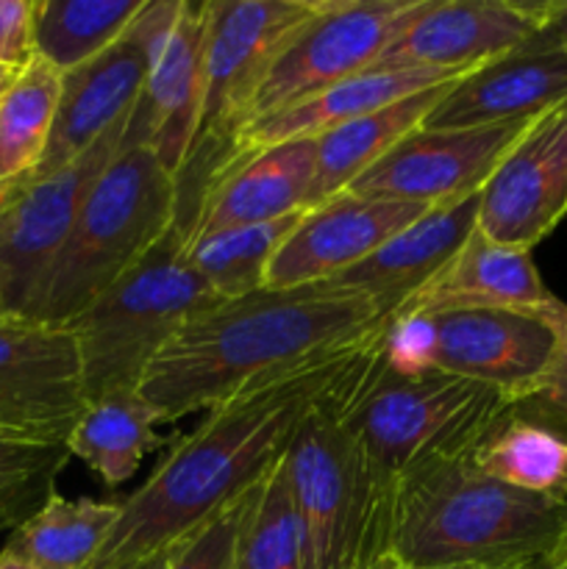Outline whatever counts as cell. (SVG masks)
<instances>
[{"label":"cell","instance_id":"cell-1","mask_svg":"<svg viewBox=\"0 0 567 569\" xmlns=\"http://www.w3.org/2000/svg\"><path fill=\"white\" fill-rule=\"evenodd\" d=\"M381 333L384 328L354 348L250 381L209 409L192 433L172 442L148 481L120 500V517L89 569L176 553L284 459L304 417L381 353Z\"/></svg>","mask_w":567,"mask_h":569},{"label":"cell","instance_id":"cell-2","mask_svg":"<svg viewBox=\"0 0 567 569\" xmlns=\"http://www.w3.org/2000/svg\"><path fill=\"white\" fill-rule=\"evenodd\" d=\"M381 328L372 300L342 283L256 289L195 315L148 367L139 395L161 422H178L250 381L367 342Z\"/></svg>","mask_w":567,"mask_h":569},{"label":"cell","instance_id":"cell-3","mask_svg":"<svg viewBox=\"0 0 567 569\" xmlns=\"http://www.w3.org/2000/svg\"><path fill=\"white\" fill-rule=\"evenodd\" d=\"M567 537V500L520 492L465 459H426L395 489L398 567L534 569Z\"/></svg>","mask_w":567,"mask_h":569},{"label":"cell","instance_id":"cell-4","mask_svg":"<svg viewBox=\"0 0 567 569\" xmlns=\"http://www.w3.org/2000/svg\"><path fill=\"white\" fill-rule=\"evenodd\" d=\"M381 356V353H378ZM370 361L295 431L284 470L304 533L306 569H395V489L345 426V400Z\"/></svg>","mask_w":567,"mask_h":569},{"label":"cell","instance_id":"cell-5","mask_svg":"<svg viewBox=\"0 0 567 569\" xmlns=\"http://www.w3.org/2000/svg\"><path fill=\"white\" fill-rule=\"evenodd\" d=\"M176 178L165 164L142 144H120L89 183L28 320H76L176 226Z\"/></svg>","mask_w":567,"mask_h":569},{"label":"cell","instance_id":"cell-6","mask_svg":"<svg viewBox=\"0 0 567 569\" xmlns=\"http://www.w3.org/2000/svg\"><path fill=\"white\" fill-rule=\"evenodd\" d=\"M217 300L187 264L183 237L172 226L126 276L64 326L76 339L87 403L103 395L139 392L156 356Z\"/></svg>","mask_w":567,"mask_h":569},{"label":"cell","instance_id":"cell-7","mask_svg":"<svg viewBox=\"0 0 567 569\" xmlns=\"http://www.w3.org/2000/svg\"><path fill=\"white\" fill-rule=\"evenodd\" d=\"M515 398L442 370L404 376L376 365L345 400L350 428L392 483L426 459H465L504 420Z\"/></svg>","mask_w":567,"mask_h":569},{"label":"cell","instance_id":"cell-8","mask_svg":"<svg viewBox=\"0 0 567 569\" xmlns=\"http://www.w3.org/2000/svg\"><path fill=\"white\" fill-rule=\"evenodd\" d=\"M317 0H206L200 109L187 161L176 176V228L181 231L209 178L226 161L242 111L284 39Z\"/></svg>","mask_w":567,"mask_h":569},{"label":"cell","instance_id":"cell-9","mask_svg":"<svg viewBox=\"0 0 567 569\" xmlns=\"http://www.w3.org/2000/svg\"><path fill=\"white\" fill-rule=\"evenodd\" d=\"M420 3L422 0H317L315 11L284 39L261 72L242 111L239 131L376 67Z\"/></svg>","mask_w":567,"mask_h":569},{"label":"cell","instance_id":"cell-10","mask_svg":"<svg viewBox=\"0 0 567 569\" xmlns=\"http://www.w3.org/2000/svg\"><path fill=\"white\" fill-rule=\"evenodd\" d=\"M128 122L50 176L9 183L0 198V311L31 317L56 256L64 248L89 183L115 159Z\"/></svg>","mask_w":567,"mask_h":569},{"label":"cell","instance_id":"cell-11","mask_svg":"<svg viewBox=\"0 0 567 569\" xmlns=\"http://www.w3.org/2000/svg\"><path fill=\"white\" fill-rule=\"evenodd\" d=\"M87 406L81 359L64 326L0 320V437L64 442Z\"/></svg>","mask_w":567,"mask_h":569},{"label":"cell","instance_id":"cell-12","mask_svg":"<svg viewBox=\"0 0 567 569\" xmlns=\"http://www.w3.org/2000/svg\"><path fill=\"white\" fill-rule=\"evenodd\" d=\"M567 214V100L534 117L478 192V231L531 253Z\"/></svg>","mask_w":567,"mask_h":569},{"label":"cell","instance_id":"cell-13","mask_svg":"<svg viewBox=\"0 0 567 569\" xmlns=\"http://www.w3.org/2000/svg\"><path fill=\"white\" fill-rule=\"evenodd\" d=\"M531 120L487 128H417L372 164L348 192L442 209L481 192L504 150Z\"/></svg>","mask_w":567,"mask_h":569},{"label":"cell","instance_id":"cell-14","mask_svg":"<svg viewBox=\"0 0 567 569\" xmlns=\"http://www.w3.org/2000/svg\"><path fill=\"white\" fill-rule=\"evenodd\" d=\"M545 26V0H422L376 67L470 72L520 48Z\"/></svg>","mask_w":567,"mask_h":569},{"label":"cell","instance_id":"cell-15","mask_svg":"<svg viewBox=\"0 0 567 569\" xmlns=\"http://www.w3.org/2000/svg\"><path fill=\"white\" fill-rule=\"evenodd\" d=\"M434 326V370L506 392L520 403L534 392L556 350V333L537 311H426Z\"/></svg>","mask_w":567,"mask_h":569},{"label":"cell","instance_id":"cell-16","mask_svg":"<svg viewBox=\"0 0 567 569\" xmlns=\"http://www.w3.org/2000/svg\"><path fill=\"white\" fill-rule=\"evenodd\" d=\"M567 100V42L545 26L520 48L456 78L420 128H487L534 120Z\"/></svg>","mask_w":567,"mask_h":569},{"label":"cell","instance_id":"cell-17","mask_svg":"<svg viewBox=\"0 0 567 569\" xmlns=\"http://www.w3.org/2000/svg\"><path fill=\"white\" fill-rule=\"evenodd\" d=\"M426 211L431 209L354 192L306 209L272 256L265 287L292 289L337 281Z\"/></svg>","mask_w":567,"mask_h":569},{"label":"cell","instance_id":"cell-18","mask_svg":"<svg viewBox=\"0 0 567 569\" xmlns=\"http://www.w3.org/2000/svg\"><path fill=\"white\" fill-rule=\"evenodd\" d=\"M317 167L315 139H292L253 150L209 178L187 226L183 244L231 228L261 226L309 209Z\"/></svg>","mask_w":567,"mask_h":569},{"label":"cell","instance_id":"cell-19","mask_svg":"<svg viewBox=\"0 0 567 569\" xmlns=\"http://www.w3.org/2000/svg\"><path fill=\"white\" fill-rule=\"evenodd\" d=\"M206 3H183L176 28L150 59L142 94L128 120L122 144H142L172 178L192 144L203 76Z\"/></svg>","mask_w":567,"mask_h":569},{"label":"cell","instance_id":"cell-20","mask_svg":"<svg viewBox=\"0 0 567 569\" xmlns=\"http://www.w3.org/2000/svg\"><path fill=\"white\" fill-rule=\"evenodd\" d=\"M148 61L122 33L120 42L78 70L61 78V98L56 109L48 150L33 176H50L81 159L111 128L131 120L142 94Z\"/></svg>","mask_w":567,"mask_h":569},{"label":"cell","instance_id":"cell-21","mask_svg":"<svg viewBox=\"0 0 567 569\" xmlns=\"http://www.w3.org/2000/svg\"><path fill=\"white\" fill-rule=\"evenodd\" d=\"M478 226V194L456 206L431 209L389 237L361 264L334 283L356 289L372 300L384 322L398 315L465 244Z\"/></svg>","mask_w":567,"mask_h":569},{"label":"cell","instance_id":"cell-22","mask_svg":"<svg viewBox=\"0 0 567 569\" xmlns=\"http://www.w3.org/2000/svg\"><path fill=\"white\" fill-rule=\"evenodd\" d=\"M531 253L493 242L481 231L470 233L448 264L398 311L450 309H520L534 311L550 303Z\"/></svg>","mask_w":567,"mask_h":569},{"label":"cell","instance_id":"cell-23","mask_svg":"<svg viewBox=\"0 0 567 569\" xmlns=\"http://www.w3.org/2000/svg\"><path fill=\"white\" fill-rule=\"evenodd\" d=\"M461 76L465 72L378 70V67H370V70L359 72V76L348 78V81L337 83V87L326 89V92L315 94V98L304 100V103L292 106L281 114L265 117V120L239 131L231 148H228L222 167L228 161L239 159V156L253 153V150L292 142V139H317L328 128H337L342 122L354 120V117L370 114V111L384 109L395 100L409 98V94L422 92V89L437 87V83H450Z\"/></svg>","mask_w":567,"mask_h":569},{"label":"cell","instance_id":"cell-24","mask_svg":"<svg viewBox=\"0 0 567 569\" xmlns=\"http://www.w3.org/2000/svg\"><path fill=\"white\" fill-rule=\"evenodd\" d=\"M450 83L428 87L422 92L395 100V103L384 106V109L354 117V120L320 133L315 139L317 167L309 192V209L348 192L350 183L359 181L372 164H378L400 139L417 131L422 120L434 111V106L448 92Z\"/></svg>","mask_w":567,"mask_h":569},{"label":"cell","instance_id":"cell-25","mask_svg":"<svg viewBox=\"0 0 567 569\" xmlns=\"http://www.w3.org/2000/svg\"><path fill=\"white\" fill-rule=\"evenodd\" d=\"M161 417L139 392H115L83 406L67 437L70 456L81 459L100 481L120 487L137 476L150 450L167 445L156 433Z\"/></svg>","mask_w":567,"mask_h":569},{"label":"cell","instance_id":"cell-26","mask_svg":"<svg viewBox=\"0 0 567 569\" xmlns=\"http://www.w3.org/2000/svg\"><path fill=\"white\" fill-rule=\"evenodd\" d=\"M117 517L120 500H70L53 492L37 515L11 531L3 550L33 569H89L103 550Z\"/></svg>","mask_w":567,"mask_h":569},{"label":"cell","instance_id":"cell-27","mask_svg":"<svg viewBox=\"0 0 567 569\" xmlns=\"http://www.w3.org/2000/svg\"><path fill=\"white\" fill-rule=\"evenodd\" d=\"M470 461L476 470L520 492L567 500V439L554 428L509 415L481 439Z\"/></svg>","mask_w":567,"mask_h":569},{"label":"cell","instance_id":"cell-28","mask_svg":"<svg viewBox=\"0 0 567 569\" xmlns=\"http://www.w3.org/2000/svg\"><path fill=\"white\" fill-rule=\"evenodd\" d=\"M148 0H37L33 53L56 70H78L120 42Z\"/></svg>","mask_w":567,"mask_h":569},{"label":"cell","instance_id":"cell-29","mask_svg":"<svg viewBox=\"0 0 567 569\" xmlns=\"http://www.w3.org/2000/svg\"><path fill=\"white\" fill-rule=\"evenodd\" d=\"M61 72L33 56L0 98V187L33 176L48 150L61 98Z\"/></svg>","mask_w":567,"mask_h":569},{"label":"cell","instance_id":"cell-30","mask_svg":"<svg viewBox=\"0 0 567 569\" xmlns=\"http://www.w3.org/2000/svg\"><path fill=\"white\" fill-rule=\"evenodd\" d=\"M300 214L195 239V242L183 244L187 264L215 298H245L256 289H265L267 267Z\"/></svg>","mask_w":567,"mask_h":569},{"label":"cell","instance_id":"cell-31","mask_svg":"<svg viewBox=\"0 0 567 569\" xmlns=\"http://www.w3.org/2000/svg\"><path fill=\"white\" fill-rule=\"evenodd\" d=\"M237 569H306L304 533L284 459L250 489L237 531Z\"/></svg>","mask_w":567,"mask_h":569},{"label":"cell","instance_id":"cell-32","mask_svg":"<svg viewBox=\"0 0 567 569\" xmlns=\"http://www.w3.org/2000/svg\"><path fill=\"white\" fill-rule=\"evenodd\" d=\"M67 461L64 442L0 437V531H14L48 503Z\"/></svg>","mask_w":567,"mask_h":569},{"label":"cell","instance_id":"cell-33","mask_svg":"<svg viewBox=\"0 0 567 569\" xmlns=\"http://www.w3.org/2000/svg\"><path fill=\"white\" fill-rule=\"evenodd\" d=\"M534 311L554 328L556 350L539 387L528 398H523L520 403H515V411L528 417V420L554 428L556 433L567 439V303L554 298L543 309Z\"/></svg>","mask_w":567,"mask_h":569},{"label":"cell","instance_id":"cell-34","mask_svg":"<svg viewBox=\"0 0 567 569\" xmlns=\"http://www.w3.org/2000/svg\"><path fill=\"white\" fill-rule=\"evenodd\" d=\"M248 495L222 509L189 542H183L172 553L167 569H237V531Z\"/></svg>","mask_w":567,"mask_h":569},{"label":"cell","instance_id":"cell-35","mask_svg":"<svg viewBox=\"0 0 567 569\" xmlns=\"http://www.w3.org/2000/svg\"><path fill=\"white\" fill-rule=\"evenodd\" d=\"M37 0H0V67L22 70L33 59Z\"/></svg>","mask_w":567,"mask_h":569},{"label":"cell","instance_id":"cell-36","mask_svg":"<svg viewBox=\"0 0 567 569\" xmlns=\"http://www.w3.org/2000/svg\"><path fill=\"white\" fill-rule=\"evenodd\" d=\"M0 569H33V567L28 565V561L17 559V556L9 553V550H3V553H0Z\"/></svg>","mask_w":567,"mask_h":569},{"label":"cell","instance_id":"cell-37","mask_svg":"<svg viewBox=\"0 0 567 569\" xmlns=\"http://www.w3.org/2000/svg\"><path fill=\"white\" fill-rule=\"evenodd\" d=\"M170 559H172V553L161 556V559H153V561H139V565H122V567H111V569H161Z\"/></svg>","mask_w":567,"mask_h":569},{"label":"cell","instance_id":"cell-38","mask_svg":"<svg viewBox=\"0 0 567 569\" xmlns=\"http://www.w3.org/2000/svg\"><path fill=\"white\" fill-rule=\"evenodd\" d=\"M20 70H9V67H0V98H3L6 89L11 87V81H14V76Z\"/></svg>","mask_w":567,"mask_h":569},{"label":"cell","instance_id":"cell-39","mask_svg":"<svg viewBox=\"0 0 567 569\" xmlns=\"http://www.w3.org/2000/svg\"><path fill=\"white\" fill-rule=\"evenodd\" d=\"M534 569H567V561L561 559L559 553H556L554 559H548V561H545V565H539V567H534Z\"/></svg>","mask_w":567,"mask_h":569},{"label":"cell","instance_id":"cell-40","mask_svg":"<svg viewBox=\"0 0 567 569\" xmlns=\"http://www.w3.org/2000/svg\"><path fill=\"white\" fill-rule=\"evenodd\" d=\"M556 553H559V556H561V559H565V561H567V537H565V542H561V548H559V550H556Z\"/></svg>","mask_w":567,"mask_h":569},{"label":"cell","instance_id":"cell-41","mask_svg":"<svg viewBox=\"0 0 567 569\" xmlns=\"http://www.w3.org/2000/svg\"><path fill=\"white\" fill-rule=\"evenodd\" d=\"M395 569H411V567H395Z\"/></svg>","mask_w":567,"mask_h":569},{"label":"cell","instance_id":"cell-42","mask_svg":"<svg viewBox=\"0 0 567 569\" xmlns=\"http://www.w3.org/2000/svg\"><path fill=\"white\" fill-rule=\"evenodd\" d=\"M3 317H9V315H0V320H3Z\"/></svg>","mask_w":567,"mask_h":569},{"label":"cell","instance_id":"cell-43","mask_svg":"<svg viewBox=\"0 0 567 569\" xmlns=\"http://www.w3.org/2000/svg\"><path fill=\"white\" fill-rule=\"evenodd\" d=\"M167 565H170V561H167ZM167 565H165V567H161V569H167Z\"/></svg>","mask_w":567,"mask_h":569},{"label":"cell","instance_id":"cell-44","mask_svg":"<svg viewBox=\"0 0 567 569\" xmlns=\"http://www.w3.org/2000/svg\"><path fill=\"white\" fill-rule=\"evenodd\" d=\"M0 315H3V311H0Z\"/></svg>","mask_w":567,"mask_h":569}]
</instances>
